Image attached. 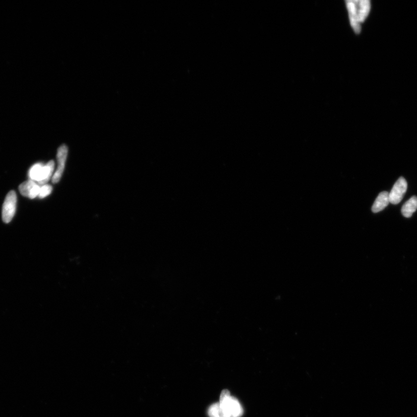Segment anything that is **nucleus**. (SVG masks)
I'll list each match as a JSON object with an SVG mask.
<instances>
[{
    "mask_svg": "<svg viewBox=\"0 0 417 417\" xmlns=\"http://www.w3.org/2000/svg\"><path fill=\"white\" fill-rule=\"evenodd\" d=\"M350 24L356 34L361 33L362 24L368 18L371 8L369 0H348L345 1Z\"/></svg>",
    "mask_w": 417,
    "mask_h": 417,
    "instance_id": "1",
    "label": "nucleus"
},
{
    "mask_svg": "<svg viewBox=\"0 0 417 417\" xmlns=\"http://www.w3.org/2000/svg\"><path fill=\"white\" fill-rule=\"evenodd\" d=\"M220 407L224 417H240L243 414V409L238 400L230 396V392H222L220 399Z\"/></svg>",
    "mask_w": 417,
    "mask_h": 417,
    "instance_id": "2",
    "label": "nucleus"
},
{
    "mask_svg": "<svg viewBox=\"0 0 417 417\" xmlns=\"http://www.w3.org/2000/svg\"><path fill=\"white\" fill-rule=\"evenodd\" d=\"M17 196L14 191L8 193L2 206V218L5 223H9L14 218L17 209Z\"/></svg>",
    "mask_w": 417,
    "mask_h": 417,
    "instance_id": "3",
    "label": "nucleus"
},
{
    "mask_svg": "<svg viewBox=\"0 0 417 417\" xmlns=\"http://www.w3.org/2000/svg\"><path fill=\"white\" fill-rule=\"evenodd\" d=\"M407 190V183L404 177H401L397 180L389 193V198L392 204L396 205L402 200Z\"/></svg>",
    "mask_w": 417,
    "mask_h": 417,
    "instance_id": "4",
    "label": "nucleus"
},
{
    "mask_svg": "<svg viewBox=\"0 0 417 417\" xmlns=\"http://www.w3.org/2000/svg\"><path fill=\"white\" fill-rule=\"evenodd\" d=\"M68 155V148L66 145H62L58 148L57 153L58 159V168L52 176V183H58L62 176L65 170V164Z\"/></svg>",
    "mask_w": 417,
    "mask_h": 417,
    "instance_id": "5",
    "label": "nucleus"
},
{
    "mask_svg": "<svg viewBox=\"0 0 417 417\" xmlns=\"http://www.w3.org/2000/svg\"><path fill=\"white\" fill-rule=\"evenodd\" d=\"M389 193L387 192L379 194L372 206V211L374 213L380 212L390 204Z\"/></svg>",
    "mask_w": 417,
    "mask_h": 417,
    "instance_id": "6",
    "label": "nucleus"
},
{
    "mask_svg": "<svg viewBox=\"0 0 417 417\" xmlns=\"http://www.w3.org/2000/svg\"><path fill=\"white\" fill-rule=\"evenodd\" d=\"M417 209V197L413 196L404 203L402 208V213L404 217L409 218L412 217L413 213Z\"/></svg>",
    "mask_w": 417,
    "mask_h": 417,
    "instance_id": "7",
    "label": "nucleus"
},
{
    "mask_svg": "<svg viewBox=\"0 0 417 417\" xmlns=\"http://www.w3.org/2000/svg\"><path fill=\"white\" fill-rule=\"evenodd\" d=\"M44 165L42 164H36L30 168L28 176L31 180L40 183L43 180Z\"/></svg>",
    "mask_w": 417,
    "mask_h": 417,
    "instance_id": "8",
    "label": "nucleus"
},
{
    "mask_svg": "<svg viewBox=\"0 0 417 417\" xmlns=\"http://www.w3.org/2000/svg\"><path fill=\"white\" fill-rule=\"evenodd\" d=\"M54 168H55V162L53 161H50L48 162L47 164L44 165L43 180L39 184V185H45L47 183L49 182L50 178L53 176Z\"/></svg>",
    "mask_w": 417,
    "mask_h": 417,
    "instance_id": "9",
    "label": "nucleus"
},
{
    "mask_svg": "<svg viewBox=\"0 0 417 417\" xmlns=\"http://www.w3.org/2000/svg\"><path fill=\"white\" fill-rule=\"evenodd\" d=\"M37 185V183L32 180H28L25 181L22 183L19 187L20 193L22 196L29 198L31 191L33 190L34 187Z\"/></svg>",
    "mask_w": 417,
    "mask_h": 417,
    "instance_id": "10",
    "label": "nucleus"
},
{
    "mask_svg": "<svg viewBox=\"0 0 417 417\" xmlns=\"http://www.w3.org/2000/svg\"><path fill=\"white\" fill-rule=\"evenodd\" d=\"M208 414L210 417H224L220 407L219 403L213 404L210 407Z\"/></svg>",
    "mask_w": 417,
    "mask_h": 417,
    "instance_id": "11",
    "label": "nucleus"
},
{
    "mask_svg": "<svg viewBox=\"0 0 417 417\" xmlns=\"http://www.w3.org/2000/svg\"><path fill=\"white\" fill-rule=\"evenodd\" d=\"M52 192V187L49 184H45L41 186L40 192L39 197L40 198H46L47 196L50 195Z\"/></svg>",
    "mask_w": 417,
    "mask_h": 417,
    "instance_id": "12",
    "label": "nucleus"
}]
</instances>
